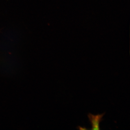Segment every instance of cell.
<instances>
[{
	"label": "cell",
	"mask_w": 130,
	"mask_h": 130,
	"mask_svg": "<svg viewBox=\"0 0 130 130\" xmlns=\"http://www.w3.org/2000/svg\"><path fill=\"white\" fill-rule=\"evenodd\" d=\"M105 115V113L102 114L94 115L91 113L88 115V119L91 125L92 130H100V123L103 120V118Z\"/></svg>",
	"instance_id": "6da1fadb"
}]
</instances>
